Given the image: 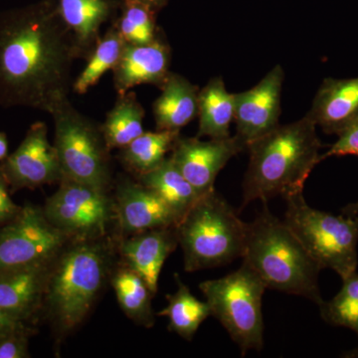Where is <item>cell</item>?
<instances>
[{
	"label": "cell",
	"instance_id": "cell-20",
	"mask_svg": "<svg viewBox=\"0 0 358 358\" xmlns=\"http://www.w3.org/2000/svg\"><path fill=\"white\" fill-rule=\"evenodd\" d=\"M152 106L157 131H180L199 115V89L181 75L171 73Z\"/></svg>",
	"mask_w": 358,
	"mask_h": 358
},
{
	"label": "cell",
	"instance_id": "cell-12",
	"mask_svg": "<svg viewBox=\"0 0 358 358\" xmlns=\"http://www.w3.org/2000/svg\"><path fill=\"white\" fill-rule=\"evenodd\" d=\"M285 72L275 66L253 88L235 94L237 138L244 148L280 126Z\"/></svg>",
	"mask_w": 358,
	"mask_h": 358
},
{
	"label": "cell",
	"instance_id": "cell-5",
	"mask_svg": "<svg viewBox=\"0 0 358 358\" xmlns=\"http://www.w3.org/2000/svg\"><path fill=\"white\" fill-rule=\"evenodd\" d=\"M176 231L186 272L218 267L243 257L247 223L216 190L200 197Z\"/></svg>",
	"mask_w": 358,
	"mask_h": 358
},
{
	"label": "cell",
	"instance_id": "cell-28",
	"mask_svg": "<svg viewBox=\"0 0 358 358\" xmlns=\"http://www.w3.org/2000/svg\"><path fill=\"white\" fill-rule=\"evenodd\" d=\"M120 10L114 25L126 43L148 44L159 36L157 13L150 7L134 0H122Z\"/></svg>",
	"mask_w": 358,
	"mask_h": 358
},
{
	"label": "cell",
	"instance_id": "cell-15",
	"mask_svg": "<svg viewBox=\"0 0 358 358\" xmlns=\"http://www.w3.org/2000/svg\"><path fill=\"white\" fill-rule=\"evenodd\" d=\"M53 261L0 271V308L23 324L36 319L43 308Z\"/></svg>",
	"mask_w": 358,
	"mask_h": 358
},
{
	"label": "cell",
	"instance_id": "cell-22",
	"mask_svg": "<svg viewBox=\"0 0 358 358\" xmlns=\"http://www.w3.org/2000/svg\"><path fill=\"white\" fill-rule=\"evenodd\" d=\"M110 284L120 307L129 319L148 329L154 327L152 301L155 294L138 273L122 264L113 273Z\"/></svg>",
	"mask_w": 358,
	"mask_h": 358
},
{
	"label": "cell",
	"instance_id": "cell-30",
	"mask_svg": "<svg viewBox=\"0 0 358 358\" xmlns=\"http://www.w3.org/2000/svg\"><path fill=\"white\" fill-rule=\"evenodd\" d=\"M30 327L13 331L0 338V358H28V338L31 334Z\"/></svg>",
	"mask_w": 358,
	"mask_h": 358
},
{
	"label": "cell",
	"instance_id": "cell-1",
	"mask_svg": "<svg viewBox=\"0 0 358 358\" xmlns=\"http://www.w3.org/2000/svg\"><path fill=\"white\" fill-rule=\"evenodd\" d=\"M74 38L57 0H39L0 13V106L51 114L69 99Z\"/></svg>",
	"mask_w": 358,
	"mask_h": 358
},
{
	"label": "cell",
	"instance_id": "cell-8",
	"mask_svg": "<svg viewBox=\"0 0 358 358\" xmlns=\"http://www.w3.org/2000/svg\"><path fill=\"white\" fill-rule=\"evenodd\" d=\"M50 115L63 178L108 189L112 180L110 150L101 126L75 109L69 99Z\"/></svg>",
	"mask_w": 358,
	"mask_h": 358
},
{
	"label": "cell",
	"instance_id": "cell-3",
	"mask_svg": "<svg viewBox=\"0 0 358 358\" xmlns=\"http://www.w3.org/2000/svg\"><path fill=\"white\" fill-rule=\"evenodd\" d=\"M247 223L243 258L266 287L303 296L322 305L319 287L322 268L284 221L268 210L267 202Z\"/></svg>",
	"mask_w": 358,
	"mask_h": 358
},
{
	"label": "cell",
	"instance_id": "cell-2",
	"mask_svg": "<svg viewBox=\"0 0 358 358\" xmlns=\"http://www.w3.org/2000/svg\"><path fill=\"white\" fill-rule=\"evenodd\" d=\"M317 126L307 115L277 127L248 145L250 160L243 182V206L254 200L284 199L303 192L306 181L322 162Z\"/></svg>",
	"mask_w": 358,
	"mask_h": 358
},
{
	"label": "cell",
	"instance_id": "cell-35",
	"mask_svg": "<svg viewBox=\"0 0 358 358\" xmlns=\"http://www.w3.org/2000/svg\"><path fill=\"white\" fill-rule=\"evenodd\" d=\"M8 157V138L6 134L0 131V162Z\"/></svg>",
	"mask_w": 358,
	"mask_h": 358
},
{
	"label": "cell",
	"instance_id": "cell-26",
	"mask_svg": "<svg viewBox=\"0 0 358 358\" xmlns=\"http://www.w3.org/2000/svg\"><path fill=\"white\" fill-rule=\"evenodd\" d=\"M178 289L176 293L166 296V308L159 315L169 320V329L181 338L192 341L199 327L209 315L210 308L207 301H199L190 292L185 284L176 275Z\"/></svg>",
	"mask_w": 358,
	"mask_h": 358
},
{
	"label": "cell",
	"instance_id": "cell-32",
	"mask_svg": "<svg viewBox=\"0 0 358 358\" xmlns=\"http://www.w3.org/2000/svg\"><path fill=\"white\" fill-rule=\"evenodd\" d=\"M10 192L8 183L0 173V226L13 220L22 209L11 199Z\"/></svg>",
	"mask_w": 358,
	"mask_h": 358
},
{
	"label": "cell",
	"instance_id": "cell-6",
	"mask_svg": "<svg viewBox=\"0 0 358 358\" xmlns=\"http://www.w3.org/2000/svg\"><path fill=\"white\" fill-rule=\"evenodd\" d=\"M284 222L322 268L345 279L357 272L358 208L348 205L339 215L308 206L303 192L287 197Z\"/></svg>",
	"mask_w": 358,
	"mask_h": 358
},
{
	"label": "cell",
	"instance_id": "cell-11",
	"mask_svg": "<svg viewBox=\"0 0 358 358\" xmlns=\"http://www.w3.org/2000/svg\"><path fill=\"white\" fill-rule=\"evenodd\" d=\"M0 173L11 192L35 189L62 180L57 150L49 141L48 128L44 122H36L30 127L20 147L0 162Z\"/></svg>",
	"mask_w": 358,
	"mask_h": 358
},
{
	"label": "cell",
	"instance_id": "cell-27",
	"mask_svg": "<svg viewBox=\"0 0 358 358\" xmlns=\"http://www.w3.org/2000/svg\"><path fill=\"white\" fill-rule=\"evenodd\" d=\"M124 45L126 42L113 24L101 37L96 48L87 59V64L81 74L73 82V91L80 95L86 94L92 87L98 84L108 71L114 70L121 58Z\"/></svg>",
	"mask_w": 358,
	"mask_h": 358
},
{
	"label": "cell",
	"instance_id": "cell-23",
	"mask_svg": "<svg viewBox=\"0 0 358 358\" xmlns=\"http://www.w3.org/2000/svg\"><path fill=\"white\" fill-rule=\"evenodd\" d=\"M136 180L155 190L180 220L201 197L178 171L171 157H166L154 171L136 176Z\"/></svg>",
	"mask_w": 358,
	"mask_h": 358
},
{
	"label": "cell",
	"instance_id": "cell-29",
	"mask_svg": "<svg viewBox=\"0 0 358 358\" xmlns=\"http://www.w3.org/2000/svg\"><path fill=\"white\" fill-rule=\"evenodd\" d=\"M343 288L329 301L320 306V315L327 324L345 327L358 336V274L343 279Z\"/></svg>",
	"mask_w": 358,
	"mask_h": 358
},
{
	"label": "cell",
	"instance_id": "cell-13",
	"mask_svg": "<svg viewBox=\"0 0 358 358\" xmlns=\"http://www.w3.org/2000/svg\"><path fill=\"white\" fill-rule=\"evenodd\" d=\"M245 150L234 136L209 141L179 136L169 157L202 197L215 190L218 173L233 157Z\"/></svg>",
	"mask_w": 358,
	"mask_h": 358
},
{
	"label": "cell",
	"instance_id": "cell-17",
	"mask_svg": "<svg viewBox=\"0 0 358 358\" xmlns=\"http://www.w3.org/2000/svg\"><path fill=\"white\" fill-rule=\"evenodd\" d=\"M178 245L176 227L157 228L124 237L119 252L122 264L138 273L155 294L164 262Z\"/></svg>",
	"mask_w": 358,
	"mask_h": 358
},
{
	"label": "cell",
	"instance_id": "cell-19",
	"mask_svg": "<svg viewBox=\"0 0 358 358\" xmlns=\"http://www.w3.org/2000/svg\"><path fill=\"white\" fill-rule=\"evenodd\" d=\"M122 0H57L59 13L74 38L78 58L88 59L101 39V26L121 8Z\"/></svg>",
	"mask_w": 358,
	"mask_h": 358
},
{
	"label": "cell",
	"instance_id": "cell-33",
	"mask_svg": "<svg viewBox=\"0 0 358 358\" xmlns=\"http://www.w3.org/2000/svg\"><path fill=\"white\" fill-rule=\"evenodd\" d=\"M27 327H29L28 324L13 319L3 310L0 308V338L6 336V334L13 333V331L27 329Z\"/></svg>",
	"mask_w": 358,
	"mask_h": 358
},
{
	"label": "cell",
	"instance_id": "cell-18",
	"mask_svg": "<svg viewBox=\"0 0 358 358\" xmlns=\"http://www.w3.org/2000/svg\"><path fill=\"white\" fill-rule=\"evenodd\" d=\"M307 115L324 134L338 136L358 119V77L324 80Z\"/></svg>",
	"mask_w": 358,
	"mask_h": 358
},
{
	"label": "cell",
	"instance_id": "cell-14",
	"mask_svg": "<svg viewBox=\"0 0 358 358\" xmlns=\"http://www.w3.org/2000/svg\"><path fill=\"white\" fill-rule=\"evenodd\" d=\"M115 219L124 237L157 228L176 227L180 221L155 190L124 178L117 186Z\"/></svg>",
	"mask_w": 358,
	"mask_h": 358
},
{
	"label": "cell",
	"instance_id": "cell-4",
	"mask_svg": "<svg viewBox=\"0 0 358 358\" xmlns=\"http://www.w3.org/2000/svg\"><path fill=\"white\" fill-rule=\"evenodd\" d=\"M110 249L102 239L72 240L52 264L43 308L59 333L77 329L107 281Z\"/></svg>",
	"mask_w": 358,
	"mask_h": 358
},
{
	"label": "cell",
	"instance_id": "cell-36",
	"mask_svg": "<svg viewBox=\"0 0 358 358\" xmlns=\"http://www.w3.org/2000/svg\"><path fill=\"white\" fill-rule=\"evenodd\" d=\"M348 357H358V348L357 350H353V352H350V355Z\"/></svg>",
	"mask_w": 358,
	"mask_h": 358
},
{
	"label": "cell",
	"instance_id": "cell-24",
	"mask_svg": "<svg viewBox=\"0 0 358 358\" xmlns=\"http://www.w3.org/2000/svg\"><path fill=\"white\" fill-rule=\"evenodd\" d=\"M145 109L134 92L129 91L124 95L117 96V102L101 126L107 148L110 150L114 148L122 150L145 133Z\"/></svg>",
	"mask_w": 358,
	"mask_h": 358
},
{
	"label": "cell",
	"instance_id": "cell-10",
	"mask_svg": "<svg viewBox=\"0 0 358 358\" xmlns=\"http://www.w3.org/2000/svg\"><path fill=\"white\" fill-rule=\"evenodd\" d=\"M72 241L49 222L43 207L26 204L0 226V271L51 262Z\"/></svg>",
	"mask_w": 358,
	"mask_h": 358
},
{
	"label": "cell",
	"instance_id": "cell-21",
	"mask_svg": "<svg viewBox=\"0 0 358 358\" xmlns=\"http://www.w3.org/2000/svg\"><path fill=\"white\" fill-rule=\"evenodd\" d=\"M235 94L226 89L221 77L212 78L199 94V133L211 140L230 138L231 122L234 121Z\"/></svg>",
	"mask_w": 358,
	"mask_h": 358
},
{
	"label": "cell",
	"instance_id": "cell-16",
	"mask_svg": "<svg viewBox=\"0 0 358 358\" xmlns=\"http://www.w3.org/2000/svg\"><path fill=\"white\" fill-rule=\"evenodd\" d=\"M171 47L159 35L150 43H126L114 73L117 96L124 95L140 85H154L162 88L171 74Z\"/></svg>",
	"mask_w": 358,
	"mask_h": 358
},
{
	"label": "cell",
	"instance_id": "cell-25",
	"mask_svg": "<svg viewBox=\"0 0 358 358\" xmlns=\"http://www.w3.org/2000/svg\"><path fill=\"white\" fill-rule=\"evenodd\" d=\"M180 131H145L120 152V160L126 169L141 176L159 167L171 152Z\"/></svg>",
	"mask_w": 358,
	"mask_h": 358
},
{
	"label": "cell",
	"instance_id": "cell-9",
	"mask_svg": "<svg viewBox=\"0 0 358 358\" xmlns=\"http://www.w3.org/2000/svg\"><path fill=\"white\" fill-rule=\"evenodd\" d=\"M43 211L49 222L72 240L102 239L115 219V199L108 189L64 178Z\"/></svg>",
	"mask_w": 358,
	"mask_h": 358
},
{
	"label": "cell",
	"instance_id": "cell-37",
	"mask_svg": "<svg viewBox=\"0 0 358 358\" xmlns=\"http://www.w3.org/2000/svg\"><path fill=\"white\" fill-rule=\"evenodd\" d=\"M353 206L357 207L358 208V202H357V203H353Z\"/></svg>",
	"mask_w": 358,
	"mask_h": 358
},
{
	"label": "cell",
	"instance_id": "cell-31",
	"mask_svg": "<svg viewBox=\"0 0 358 358\" xmlns=\"http://www.w3.org/2000/svg\"><path fill=\"white\" fill-rule=\"evenodd\" d=\"M353 155L358 157V119L338 134V140L329 148L326 154L322 155V162L331 157Z\"/></svg>",
	"mask_w": 358,
	"mask_h": 358
},
{
	"label": "cell",
	"instance_id": "cell-34",
	"mask_svg": "<svg viewBox=\"0 0 358 358\" xmlns=\"http://www.w3.org/2000/svg\"><path fill=\"white\" fill-rule=\"evenodd\" d=\"M134 1L141 2V3L152 8L155 13H159L160 9L166 6L169 0H134Z\"/></svg>",
	"mask_w": 358,
	"mask_h": 358
},
{
	"label": "cell",
	"instance_id": "cell-7",
	"mask_svg": "<svg viewBox=\"0 0 358 358\" xmlns=\"http://www.w3.org/2000/svg\"><path fill=\"white\" fill-rule=\"evenodd\" d=\"M199 289L211 315L228 331L242 355L251 350H262V301L267 287L247 264L226 277L202 282Z\"/></svg>",
	"mask_w": 358,
	"mask_h": 358
}]
</instances>
